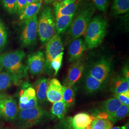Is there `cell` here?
Instances as JSON below:
<instances>
[{"mask_svg":"<svg viewBox=\"0 0 129 129\" xmlns=\"http://www.w3.org/2000/svg\"><path fill=\"white\" fill-rule=\"evenodd\" d=\"M25 56L23 50L11 51L0 55V66L12 76L15 84L19 83L26 75V69L22 63Z\"/></svg>","mask_w":129,"mask_h":129,"instance_id":"1","label":"cell"},{"mask_svg":"<svg viewBox=\"0 0 129 129\" xmlns=\"http://www.w3.org/2000/svg\"><path fill=\"white\" fill-rule=\"evenodd\" d=\"M108 22L104 17L98 15L91 20L85 33V44L91 49L100 46L106 35Z\"/></svg>","mask_w":129,"mask_h":129,"instance_id":"2","label":"cell"},{"mask_svg":"<svg viewBox=\"0 0 129 129\" xmlns=\"http://www.w3.org/2000/svg\"><path fill=\"white\" fill-rule=\"evenodd\" d=\"M55 32L53 11L51 7L46 6L42 10L38 22V34L42 43H47Z\"/></svg>","mask_w":129,"mask_h":129,"instance_id":"3","label":"cell"},{"mask_svg":"<svg viewBox=\"0 0 129 129\" xmlns=\"http://www.w3.org/2000/svg\"><path fill=\"white\" fill-rule=\"evenodd\" d=\"M48 116L47 112L38 105L31 109L19 111L15 120L19 126L24 129L40 123Z\"/></svg>","mask_w":129,"mask_h":129,"instance_id":"4","label":"cell"},{"mask_svg":"<svg viewBox=\"0 0 129 129\" xmlns=\"http://www.w3.org/2000/svg\"><path fill=\"white\" fill-rule=\"evenodd\" d=\"M94 11V7L91 5L86 6L81 10L75 19L69 30V35L72 39L74 40L85 35Z\"/></svg>","mask_w":129,"mask_h":129,"instance_id":"5","label":"cell"},{"mask_svg":"<svg viewBox=\"0 0 129 129\" xmlns=\"http://www.w3.org/2000/svg\"><path fill=\"white\" fill-rule=\"evenodd\" d=\"M17 102L8 94L0 93V119L6 121L15 120L18 112Z\"/></svg>","mask_w":129,"mask_h":129,"instance_id":"6","label":"cell"},{"mask_svg":"<svg viewBox=\"0 0 129 129\" xmlns=\"http://www.w3.org/2000/svg\"><path fill=\"white\" fill-rule=\"evenodd\" d=\"M20 40L23 46H32L37 41L38 33V19L36 15L24 21Z\"/></svg>","mask_w":129,"mask_h":129,"instance_id":"7","label":"cell"},{"mask_svg":"<svg viewBox=\"0 0 129 129\" xmlns=\"http://www.w3.org/2000/svg\"><path fill=\"white\" fill-rule=\"evenodd\" d=\"M64 47L59 35H55L47 43L46 59L45 69L46 72H51L50 63L55 57L63 52Z\"/></svg>","mask_w":129,"mask_h":129,"instance_id":"8","label":"cell"},{"mask_svg":"<svg viewBox=\"0 0 129 129\" xmlns=\"http://www.w3.org/2000/svg\"><path fill=\"white\" fill-rule=\"evenodd\" d=\"M111 64L108 59L103 58L90 69L88 74L101 82H104L111 70Z\"/></svg>","mask_w":129,"mask_h":129,"instance_id":"9","label":"cell"},{"mask_svg":"<svg viewBox=\"0 0 129 129\" xmlns=\"http://www.w3.org/2000/svg\"><path fill=\"white\" fill-rule=\"evenodd\" d=\"M80 2L81 0H67L62 2L54 3L55 18H58L62 16L74 15Z\"/></svg>","mask_w":129,"mask_h":129,"instance_id":"10","label":"cell"},{"mask_svg":"<svg viewBox=\"0 0 129 129\" xmlns=\"http://www.w3.org/2000/svg\"><path fill=\"white\" fill-rule=\"evenodd\" d=\"M46 59L42 51H38L28 56V69L34 75L41 74L45 69Z\"/></svg>","mask_w":129,"mask_h":129,"instance_id":"11","label":"cell"},{"mask_svg":"<svg viewBox=\"0 0 129 129\" xmlns=\"http://www.w3.org/2000/svg\"><path fill=\"white\" fill-rule=\"evenodd\" d=\"M85 68L82 60H77L69 69L66 78L64 81V86L72 87L81 78Z\"/></svg>","mask_w":129,"mask_h":129,"instance_id":"12","label":"cell"},{"mask_svg":"<svg viewBox=\"0 0 129 129\" xmlns=\"http://www.w3.org/2000/svg\"><path fill=\"white\" fill-rule=\"evenodd\" d=\"M63 95V86L56 78H53L48 84L46 99L48 101L54 103L62 101Z\"/></svg>","mask_w":129,"mask_h":129,"instance_id":"13","label":"cell"},{"mask_svg":"<svg viewBox=\"0 0 129 129\" xmlns=\"http://www.w3.org/2000/svg\"><path fill=\"white\" fill-rule=\"evenodd\" d=\"M96 118L93 115L86 112H80L73 117H69L67 121L73 129H85L90 125Z\"/></svg>","mask_w":129,"mask_h":129,"instance_id":"14","label":"cell"},{"mask_svg":"<svg viewBox=\"0 0 129 129\" xmlns=\"http://www.w3.org/2000/svg\"><path fill=\"white\" fill-rule=\"evenodd\" d=\"M121 105V103L114 97L109 99L102 103L95 114H98L101 118L108 119L109 116L114 112Z\"/></svg>","mask_w":129,"mask_h":129,"instance_id":"15","label":"cell"},{"mask_svg":"<svg viewBox=\"0 0 129 129\" xmlns=\"http://www.w3.org/2000/svg\"><path fill=\"white\" fill-rule=\"evenodd\" d=\"M86 46L83 39L80 38L74 39L69 47V62H72L78 60L86 50Z\"/></svg>","mask_w":129,"mask_h":129,"instance_id":"16","label":"cell"},{"mask_svg":"<svg viewBox=\"0 0 129 129\" xmlns=\"http://www.w3.org/2000/svg\"><path fill=\"white\" fill-rule=\"evenodd\" d=\"M49 80L46 78H39L35 84V90L38 101L41 104L46 102V91Z\"/></svg>","mask_w":129,"mask_h":129,"instance_id":"17","label":"cell"},{"mask_svg":"<svg viewBox=\"0 0 129 129\" xmlns=\"http://www.w3.org/2000/svg\"><path fill=\"white\" fill-rule=\"evenodd\" d=\"M41 5L42 2L27 5L23 12L20 14V20L24 21L37 15L41 9Z\"/></svg>","mask_w":129,"mask_h":129,"instance_id":"18","label":"cell"},{"mask_svg":"<svg viewBox=\"0 0 129 129\" xmlns=\"http://www.w3.org/2000/svg\"><path fill=\"white\" fill-rule=\"evenodd\" d=\"M36 97L37 96L34 88L30 86L28 83H26L19 92V104H26Z\"/></svg>","mask_w":129,"mask_h":129,"instance_id":"19","label":"cell"},{"mask_svg":"<svg viewBox=\"0 0 129 129\" xmlns=\"http://www.w3.org/2000/svg\"><path fill=\"white\" fill-rule=\"evenodd\" d=\"M129 90V81L124 77H116L112 81L111 90L116 94H120Z\"/></svg>","mask_w":129,"mask_h":129,"instance_id":"20","label":"cell"},{"mask_svg":"<svg viewBox=\"0 0 129 129\" xmlns=\"http://www.w3.org/2000/svg\"><path fill=\"white\" fill-rule=\"evenodd\" d=\"M104 82H101L90 75L86 74L85 78V88L88 93H93L100 90L103 86Z\"/></svg>","mask_w":129,"mask_h":129,"instance_id":"21","label":"cell"},{"mask_svg":"<svg viewBox=\"0 0 129 129\" xmlns=\"http://www.w3.org/2000/svg\"><path fill=\"white\" fill-rule=\"evenodd\" d=\"M74 15L62 16L56 19L55 32L56 35H59L67 30L71 23Z\"/></svg>","mask_w":129,"mask_h":129,"instance_id":"22","label":"cell"},{"mask_svg":"<svg viewBox=\"0 0 129 129\" xmlns=\"http://www.w3.org/2000/svg\"><path fill=\"white\" fill-rule=\"evenodd\" d=\"M129 106L122 104L114 112L109 116L108 119L114 124L127 117L129 114Z\"/></svg>","mask_w":129,"mask_h":129,"instance_id":"23","label":"cell"},{"mask_svg":"<svg viewBox=\"0 0 129 129\" xmlns=\"http://www.w3.org/2000/svg\"><path fill=\"white\" fill-rule=\"evenodd\" d=\"M129 0H114L112 7L113 14L118 15L129 12Z\"/></svg>","mask_w":129,"mask_h":129,"instance_id":"24","label":"cell"},{"mask_svg":"<svg viewBox=\"0 0 129 129\" xmlns=\"http://www.w3.org/2000/svg\"><path fill=\"white\" fill-rule=\"evenodd\" d=\"M13 84L14 79L9 73L5 71L0 72V93L10 88Z\"/></svg>","mask_w":129,"mask_h":129,"instance_id":"25","label":"cell"},{"mask_svg":"<svg viewBox=\"0 0 129 129\" xmlns=\"http://www.w3.org/2000/svg\"><path fill=\"white\" fill-rule=\"evenodd\" d=\"M67 107L63 101L54 103L52 108L51 112L52 114L58 119L62 120L64 119L67 112Z\"/></svg>","mask_w":129,"mask_h":129,"instance_id":"26","label":"cell"},{"mask_svg":"<svg viewBox=\"0 0 129 129\" xmlns=\"http://www.w3.org/2000/svg\"><path fill=\"white\" fill-rule=\"evenodd\" d=\"M62 101L64 102L67 108L74 104L75 101V92L72 87L63 86Z\"/></svg>","mask_w":129,"mask_h":129,"instance_id":"27","label":"cell"},{"mask_svg":"<svg viewBox=\"0 0 129 129\" xmlns=\"http://www.w3.org/2000/svg\"><path fill=\"white\" fill-rule=\"evenodd\" d=\"M113 123L108 119L97 118L94 120L90 125L91 129H110Z\"/></svg>","mask_w":129,"mask_h":129,"instance_id":"28","label":"cell"},{"mask_svg":"<svg viewBox=\"0 0 129 129\" xmlns=\"http://www.w3.org/2000/svg\"><path fill=\"white\" fill-rule=\"evenodd\" d=\"M8 33L4 22L0 18V53L4 50L7 42Z\"/></svg>","mask_w":129,"mask_h":129,"instance_id":"29","label":"cell"},{"mask_svg":"<svg viewBox=\"0 0 129 129\" xmlns=\"http://www.w3.org/2000/svg\"><path fill=\"white\" fill-rule=\"evenodd\" d=\"M4 8L9 14H16L17 12V0H1Z\"/></svg>","mask_w":129,"mask_h":129,"instance_id":"30","label":"cell"},{"mask_svg":"<svg viewBox=\"0 0 129 129\" xmlns=\"http://www.w3.org/2000/svg\"><path fill=\"white\" fill-rule=\"evenodd\" d=\"M63 52L61 53L59 55H57L50 63L51 71H52V70H54L55 75L57 74L58 72L59 71L61 67L63 57Z\"/></svg>","mask_w":129,"mask_h":129,"instance_id":"31","label":"cell"},{"mask_svg":"<svg viewBox=\"0 0 129 129\" xmlns=\"http://www.w3.org/2000/svg\"><path fill=\"white\" fill-rule=\"evenodd\" d=\"M114 98L118 99L122 104L129 105V90L120 94H115Z\"/></svg>","mask_w":129,"mask_h":129,"instance_id":"32","label":"cell"},{"mask_svg":"<svg viewBox=\"0 0 129 129\" xmlns=\"http://www.w3.org/2000/svg\"><path fill=\"white\" fill-rule=\"evenodd\" d=\"M96 7L99 11L105 13L107 9L109 0H92Z\"/></svg>","mask_w":129,"mask_h":129,"instance_id":"33","label":"cell"},{"mask_svg":"<svg viewBox=\"0 0 129 129\" xmlns=\"http://www.w3.org/2000/svg\"><path fill=\"white\" fill-rule=\"evenodd\" d=\"M38 101L37 98L36 97V98H34L32 100H31L30 102H29L27 103H26V104H19V111L26 110V109H31L33 108L36 107H37V106L38 105Z\"/></svg>","mask_w":129,"mask_h":129,"instance_id":"34","label":"cell"},{"mask_svg":"<svg viewBox=\"0 0 129 129\" xmlns=\"http://www.w3.org/2000/svg\"><path fill=\"white\" fill-rule=\"evenodd\" d=\"M27 5L26 0H17V13L18 14H21Z\"/></svg>","mask_w":129,"mask_h":129,"instance_id":"35","label":"cell"},{"mask_svg":"<svg viewBox=\"0 0 129 129\" xmlns=\"http://www.w3.org/2000/svg\"><path fill=\"white\" fill-rule=\"evenodd\" d=\"M129 67L126 66L123 69V77L128 81H129Z\"/></svg>","mask_w":129,"mask_h":129,"instance_id":"36","label":"cell"},{"mask_svg":"<svg viewBox=\"0 0 129 129\" xmlns=\"http://www.w3.org/2000/svg\"><path fill=\"white\" fill-rule=\"evenodd\" d=\"M126 124L125 125L122 126H115V127H112L110 129H126Z\"/></svg>","mask_w":129,"mask_h":129,"instance_id":"37","label":"cell"},{"mask_svg":"<svg viewBox=\"0 0 129 129\" xmlns=\"http://www.w3.org/2000/svg\"><path fill=\"white\" fill-rule=\"evenodd\" d=\"M58 0H45V3L47 4H54L55 2H57Z\"/></svg>","mask_w":129,"mask_h":129,"instance_id":"38","label":"cell"},{"mask_svg":"<svg viewBox=\"0 0 129 129\" xmlns=\"http://www.w3.org/2000/svg\"><path fill=\"white\" fill-rule=\"evenodd\" d=\"M28 5L31 4L33 3H37V2L36 0H26Z\"/></svg>","mask_w":129,"mask_h":129,"instance_id":"39","label":"cell"},{"mask_svg":"<svg viewBox=\"0 0 129 129\" xmlns=\"http://www.w3.org/2000/svg\"><path fill=\"white\" fill-rule=\"evenodd\" d=\"M65 127L67 128V129H73L71 128V127L70 126V125L68 122V121L67 122V124L65 125Z\"/></svg>","mask_w":129,"mask_h":129,"instance_id":"40","label":"cell"},{"mask_svg":"<svg viewBox=\"0 0 129 129\" xmlns=\"http://www.w3.org/2000/svg\"><path fill=\"white\" fill-rule=\"evenodd\" d=\"M126 129H129V123L126 124Z\"/></svg>","mask_w":129,"mask_h":129,"instance_id":"41","label":"cell"},{"mask_svg":"<svg viewBox=\"0 0 129 129\" xmlns=\"http://www.w3.org/2000/svg\"><path fill=\"white\" fill-rule=\"evenodd\" d=\"M67 1V0H58V1L57 2H57V3H59V2H64V1ZM56 3V2H55Z\"/></svg>","mask_w":129,"mask_h":129,"instance_id":"42","label":"cell"},{"mask_svg":"<svg viewBox=\"0 0 129 129\" xmlns=\"http://www.w3.org/2000/svg\"><path fill=\"white\" fill-rule=\"evenodd\" d=\"M85 129H91V127H90V125H89V126H88L87 127H86Z\"/></svg>","mask_w":129,"mask_h":129,"instance_id":"43","label":"cell"},{"mask_svg":"<svg viewBox=\"0 0 129 129\" xmlns=\"http://www.w3.org/2000/svg\"><path fill=\"white\" fill-rule=\"evenodd\" d=\"M36 1L37 2V3L40 2H42V0H36Z\"/></svg>","mask_w":129,"mask_h":129,"instance_id":"44","label":"cell"}]
</instances>
